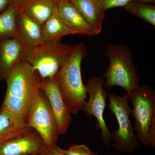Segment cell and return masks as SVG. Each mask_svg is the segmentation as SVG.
I'll return each mask as SVG.
<instances>
[{"label": "cell", "instance_id": "1", "mask_svg": "<svg viewBox=\"0 0 155 155\" xmlns=\"http://www.w3.org/2000/svg\"><path fill=\"white\" fill-rule=\"evenodd\" d=\"M7 91L0 113L10 114L26 122L28 113L42 79L24 60H21L5 80Z\"/></svg>", "mask_w": 155, "mask_h": 155}, {"label": "cell", "instance_id": "2", "mask_svg": "<svg viewBox=\"0 0 155 155\" xmlns=\"http://www.w3.org/2000/svg\"><path fill=\"white\" fill-rule=\"evenodd\" d=\"M87 55L83 43L75 45L55 76L65 104L74 115L82 110L86 103L87 93L81 77V64Z\"/></svg>", "mask_w": 155, "mask_h": 155}, {"label": "cell", "instance_id": "3", "mask_svg": "<svg viewBox=\"0 0 155 155\" xmlns=\"http://www.w3.org/2000/svg\"><path fill=\"white\" fill-rule=\"evenodd\" d=\"M104 55L110 60V65L103 76L107 78L104 87L110 90L114 86H120L129 94L140 86L138 70L132 52L127 46L109 44L105 50Z\"/></svg>", "mask_w": 155, "mask_h": 155}, {"label": "cell", "instance_id": "4", "mask_svg": "<svg viewBox=\"0 0 155 155\" xmlns=\"http://www.w3.org/2000/svg\"><path fill=\"white\" fill-rule=\"evenodd\" d=\"M129 95L133 105L131 110L135 119L134 130L137 140L145 146L155 145V91L147 84L132 91Z\"/></svg>", "mask_w": 155, "mask_h": 155}, {"label": "cell", "instance_id": "5", "mask_svg": "<svg viewBox=\"0 0 155 155\" xmlns=\"http://www.w3.org/2000/svg\"><path fill=\"white\" fill-rule=\"evenodd\" d=\"M74 46L61 41L54 44L40 45L26 50L23 60L42 80L54 78L69 58Z\"/></svg>", "mask_w": 155, "mask_h": 155}, {"label": "cell", "instance_id": "6", "mask_svg": "<svg viewBox=\"0 0 155 155\" xmlns=\"http://www.w3.org/2000/svg\"><path fill=\"white\" fill-rule=\"evenodd\" d=\"M26 123L38 133L46 147H51L58 141L55 118L48 97L41 89L35 96Z\"/></svg>", "mask_w": 155, "mask_h": 155}, {"label": "cell", "instance_id": "7", "mask_svg": "<svg viewBox=\"0 0 155 155\" xmlns=\"http://www.w3.org/2000/svg\"><path fill=\"white\" fill-rule=\"evenodd\" d=\"M108 97L110 103L109 109L116 116L119 125L118 130L111 133L112 140L116 149L130 152L137 146L138 140L129 119L131 109L128 105L129 95L120 96L110 94Z\"/></svg>", "mask_w": 155, "mask_h": 155}, {"label": "cell", "instance_id": "8", "mask_svg": "<svg viewBox=\"0 0 155 155\" xmlns=\"http://www.w3.org/2000/svg\"><path fill=\"white\" fill-rule=\"evenodd\" d=\"M104 80L97 76L90 78L85 85V90L89 94V99L83 110L87 116H91L96 118L98 123L97 130H101V137L104 143L109 145L112 140L111 133L104 119V111L107 107L106 98L108 93L103 88Z\"/></svg>", "mask_w": 155, "mask_h": 155}, {"label": "cell", "instance_id": "9", "mask_svg": "<svg viewBox=\"0 0 155 155\" xmlns=\"http://www.w3.org/2000/svg\"><path fill=\"white\" fill-rule=\"evenodd\" d=\"M41 89L49 101L57 122L59 135L66 134L72 124V116L61 94L56 78L42 80Z\"/></svg>", "mask_w": 155, "mask_h": 155}, {"label": "cell", "instance_id": "10", "mask_svg": "<svg viewBox=\"0 0 155 155\" xmlns=\"http://www.w3.org/2000/svg\"><path fill=\"white\" fill-rule=\"evenodd\" d=\"M46 147L40 136L35 130L0 144V155H38Z\"/></svg>", "mask_w": 155, "mask_h": 155}, {"label": "cell", "instance_id": "11", "mask_svg": "<svg viewBox=\"0 0 155 155\" xmlns=\"http://www.w3.org/2000/svg\"><path fill=\"white\" fill-rule=\"evenodd\" d=\"M15 38L26 50L45 44L42 27L21 10H19L17 15Z\"/></svg>", "mask_w": 155, "mask_h": 155}, {"label": "cell", "instance_id": "12", "mask_svg": "<svg viewBox=\"0 0 155 155\" xmlns=\"http://www.w3.org/2000/svg\"><path fill=\"white\" fill-rule=\"evenodd\" d=\"M57 5L61 19L76 34L91 36L98 35L70 0H57Z\"/></svg>", "mask_w": 155, "mask_h": 155}, {"label": "cell", "instance_id": "13", "mask_svg": "<svg viewBox=\"0 0 155 155\" xmlns=\"http://www.w3.org/2000/svg\"><path fill=\"white\" fill-rule=\"evenodd\" d=\"M15 38L0 41V82L5 80L26 51Z\"/></svg>", "mask_w": 155, "mask_h": 155}, {"label": "cell", "instance_id": "14", "mask_svg": "<svg viewBox=\"0 0 155 155\" xmlns=\"http://www.w3.org/2000/svg\"><path fill=\"white\" fill-rule=\"evenodd\" d=\"M87 22L96 31H101L105 12L97 0H70Z\"/></svg>", "mask_w": 155, "mask_h": 155}, {"label": "cell", "instance_id": "15", "mask_svg": "<svg viewBox=\"0 0 155 155\" xmlns=\"http://www.w3.org/2000/svg\"><path fill=\"white\" fill-rule=\"evenodd\" d=\"M35 130L23 119L0 113V144L22 134Z\"/></svg>", "mask_w": 155, "mask_h": 155}, {"label": "cell", "instance_id": "16", "mask_svg": "<svg viewBox=\"0 0 155 155\" xmlns=\"http://www.w3.org/2000/svg\"><path fill=\"white\" fill-rule=\"evenodd\" d=\"M42 34L45 44L49 45L58 43L66 35L76 34L64 23L57 8L52 16L43 26Z\"/></svg>", "mask_w": 155, "mask_h": 155}, {"label": "cell", "instance_id": "17", "mask_svg": "<svg viewBox=\"0 0 155 155\" xmlns=\"http://www.w3.org/2000/svg\"><path fill=\"white\" fill-rule=\"evenodd\" d=\"M57 8V0H32L20 10L43 27Z\"/></svg>", "mask_w": 155, "mask_h": 155}, {"label": "cell", "instance_id": "18", "mask_svg": "<svg viewBox=\"0 0 155 155\" xmlns=\"http://www.w3.org/2000/svg\"><path fill=\"white\" fill-rule=\"evenodd\" d=\"M19 11L14 6L9 5L0 14V41L15 37Z\"/></svg>", "mask_w": 155, "mask_h": 155}, {"label": "cell", "instance_id": "19", "mask_svg": "<svg viewBox=\"0 0 155 155\" xmlns=\"http://www.w3.org/2000/svg\"><path fill=\"white\" fill-rule=\"evenodd\" d=\"M123 8L129 14L135 15L155 26L154 5L130 0Z\"/></svg>", "mask_w": 155, "mask_h": 155}, {"label": "cell", "instance_id": "20", "mask_svg": "<svg viewBox=\"0 0 155 155\" xmlns=\"http://www.w3.org/2000/svg\"><path fill=\"white\" fill-rule=\"evenodd\" d=\"M130 0H97L103 11L117 7H123Z\"/></svg>", "mask_w": 155, "mask_h": 155}, {"label": "cell", "instance_id": "21", "mask_svg": "<svg viewBox=\"0 0 155 155\" xmlns=\"http://www.w3.org/2000/svg\"><path fill=\"white\" fill-rule=\"evenodd\" d=\"M67 155H91L90 149L85 145H72L66 150Z\"/></svg>", "mask_w": 155, "mask_h": 155}, {"label": "cell", "instance_id": "22", "mask_svg": "<svg viewBox=\"0 0 155 155\" xmlns=\"http://www.w3.org/2000/svg\"><path fill=\"white\" fill-rule=\"evenodd\" d=\"M39 155H67L66 150L62 149L56 143L50 148L46 147Z\"/></svg>", "mask_w": 155, "mask_h": 155}, {"label": "cell", "instance_id": "23", "mask_svg": "<svg viewBox=\"0 0 155 155\" xmlns=\"http://www.w3.org/2000/svg\"><path fill=\"white\" fill-rule=\"evenodd\" d=\"M32 0H9L10 5L14 6L18 10H22Z\"/></svg>", "mask_w": 155, "mask_h": 155}, {"label": "cell", "instance_id": "24", "mask_svg": "<svg viewBox=\"0 0 155 155\" xmlns=\"http://www.w3.org/2000/svg\"><path fill=\"white\" fill-rule=\"evenodd\" d=\"M10 5L9 0H0V13L5 11Z\"/></svg>", "mask_w": 155, "mask_h": 155}, {"label": "cell", "instance_id": "25", "mask_svg": "<svg viewBox=\"0 0 155 155\" xmlns=\"http://www.w3.org/2000/svg\"><path fill=\"white\" fill-rule=\"evenodd\" d=\"M134 1H137V2H140L147 4H155V0H134Z\"/></svg>", "mask_w": 155, "mask_h": 155}, {"label": "cell", "instance_id": "26", "mask_svg": "<svg viewBox=\"0 0 155 155\" xmlns=\"http://www.w3.org/2000/svg\"><path fill=\"white\" fill-rule=\"evenodd\" d=\"M91 155H97L95 153L93 152H92Z\"/></svg>", "mask_w": 155, "mask_h": 155}, {"label": "cell", "instance_id": "27", "mask_svg": "<svg viewBox=\"0 0 155 155\" xmlns=\"http://www.w3.org/2000/svg\"><path fill=\"white\" fill-rule=\"evenodd\" d=\"M28 155H38V154H30Z\"/></svg>", "mask_w": 155, "mask_h": 155}]
</instances>
